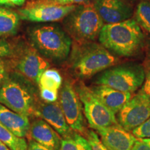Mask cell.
I'll use <instances>...</instances> for the list:
<instances>
[{
    "label": "cell",
    "instance_id": "cell-1",
    "mask_svg": "<svg viewBox=\"0 0 150 150\" xmlns=\"http://www.w3.org/2000/svg\"><path fill=\"white\" fill-rule=\"evenodd\" d=\"M99 41L108 51L118 56H134L144 45L141 27L134 19L123 22L104 24L99 33Z\"/></svg>",
    "mask_w": 150,
    "mask_h": 150
},
{
    "label": "cell",
    "instance_id": "cell-2",
    "mask_svg": "<svg viewBox=\"0 0 150 150\" xmlns=\"http://www.w3.org/2000/svg\"><path fill=\"white\" fill-rule=\"evenodd\" d=\"M71 60L74 73L81 79L91 77L117 62L104 46L94 42L74 43Z\"/></svg>",
    "mask_w": 150,
    "mask_h": 150
},
{
    "label": "cell",
    "instance_id": "cell-3",
    "mask_svg": "<svg viewBox=\"0 0 150 150\" xmlns=\"http://www.w3.org/2000/svg\"><path fill=\"white\" fill-rule=\"evenodd\" d=\"M29 42L45 59L64 61L69 56L72 40L63 29L56 25H41L30 28Z\"/></svg>",
    "mask_w": 150,
    "mask_h": 150
},
{
    "label": "cell",
    "instance_id": "cell-4",
    "mask_svg": "<svg viewBox=\"0 0 150 150\" xmlns=\"http://www.w3.org/2000/svg\"><path fill=\"white\" fill-rule=\"evenodd\" d=\"M63 20L67 34L77 44L93 42L104 24L93 3L89 1L76 5Z\"/></svg>",
    "mask_w": 150,
    "mask_h": 150
},
{
    "label": "cell",
    "instance_id": "cell-5",
    "mask_svg": "<svg viewBox=\"0 0 150 150\" xmlns=\"http://www.w3.org/2000/svg\"><path fill=\"white\" fill-rule=\"evenodd\" d=\"M8 53L13 56L15 67L23 77L38 83L41 75L49 69L48 61L29 41L18 39L10 43Z\"/></svg>",
    "mask_w": 150,
    "mask_h": 150
},
{
    "label": "cell",
    "instance_id": "cell-6",
    "mask_svg": "<svg viewBox=\"0 0 150 150\" xmlns=\"http://www.w3.org/2000/svg\"><path fill=\"white\" fill-rule=\"evenodd\" d=\"M27 81L16 76H6L0 88V104L29 117L35 114L36 107L34 95Z\"/></svg>",
    "mask_w": 150,
    "mask_h": 150
},
{
    "label": "cell",
    "instance_id": "cell-7",
    "mask_svg": "<svg viewBox=\"0 0 150 150\" xmlns=\"http://www.w3.org/2000/svg\"><path fill=\"white\" fill-rule=\"evenodd\" d=\"M145 78V70L142 65L129 63L105 70L97 76L95 84L132 94L144 83Z\"/></svg>",
    "mask_w": 150,
    "mask_h": 150
},
{
    "label": "cell",
    "instance_id": "cell-8",
    "mask_svg": "<svg viewBox=\"0 0 150 150\" xmlns=\"http://www.w3.org/2000/svg\"><path fill=\"white\" fill-rule=\"evenodd\" d=\"M74 88L83 106L85 117L92 129L97 130L118 124L115 114L99 100L91 88L80 82L74 86Z\"/></svg>",
    "mask_w": 150,
    "mask_h": 150
},
{
    "label": "cell",
    "instance_id": "cell-9",
    "mask_svg": "<svg viewBox=\"0 0 150 150\" xmlns=\"http://www.w3.org/2000/svg\"><path fill=\"white\" fill-rule=\"evenodd\" d=\"M76 5H60L45 0H31L19 9L20 19L35 22H56L63 20L74 10Z\"/></svg>",
    "mask_w": 150,
    "mask_h": 150
},
{
    "label": "cell",
    "instance_id": "cell-10",
    "mask_svg": "<svg viewBox=\"0 0 150 150\" xmlns=\"http://www.w3.org/2000/svg\"><path fill=\"white\" fill-rule=\"evenodd\" d=\"M59 93V104L67 122L75 133L86 136L85 120L83 107L74 86L70 81L65 80L62 83Z\"/></svg>",
    "mask_w": 150,
    "mask_h": 150
},
{
    "label": "cell",
    "instance_id": "cell-11",
    "mask_svg": "<svg viewBox=\"0 0 150 150\" xmlns=\"http://www.w3.org/2000/svg\"><path fill=\"white\" fill-rule=\"evenodd\" d=\"M150 117V98L142 88L117 112V122L124 129L132 131Z\"/></svg>",
    "mask_w": 150,
    "mask_h": 150
},
{
    "label": "cell",
    "instance_id": "cell-12",
    "mask_svg": "<svg viewBox=\"0 0 150 150\" xmlns=\"http://www.w3.org/2000/svg\"><path fill=\"white\" fill-rule=\"evenodd\" d=\"M93 4L106 24H114L130 19L132 9L122 0H94Z\"/></svg>",
    "mask_w": 150,
    "mask_h": 150
},
{
    "label": "cell",
    "instance_id": "cell-13",
    "mask_svg": "<svg viewBox=\"0 0 150 150\" xmlns=\"http://www.w3.org/2000/svg\"><path fill=\"white\" fill-rule=\"evenodd\" d=\"M108 150H131L136 138L119 124L96 130Z\"/></svg>",
    "mask_w": 150,
    "mask_h": 150
},
{
    "label": "cell",
    "instance_id": "cell-14",
    "mask_svg": "<svg viewBox=\"0 0 150 150\" xmlns=\"http://www.w3.org/2000/svg\"><path fill=\"white\" fill-rule=\"evenodd\" d=\"M35 114L42 117L52 128L63 138H67L72 136L74 131L70 128L67 122L59 102L41 104L35 109Z\"/></svg>",
    "mask_w": 150,
    "mask_h": 150
},
{
    "label": "cell",
    "instance_id": "cell-15",
    "mask_svg": "<svg viewBox=\"0 0 150 150\" xmlns=\"http://www.w3.org/2000/svg\"><path fill=\"white\" fill-rule=\"evenodd\" d=\"M29 137L41 145L54 150H59L61 138L55 129L42 119H37L30 125Z\"/></svg>",
    "mask_w": 150,
    "mask_h": 150
},
{
    "label": "cell",
    "instance_id": "cell-16",
    "mask_svg": "<svg viewBox=\"0 0 150 150\" xmlns=\"http://www.w3.org/2000/svg\"><path fill=\"white\" fill-rule=\"evenodd\" d=\"M95 95L108 108L116 114L130 100L131 93H125L104 85H96L91 88Z\"/></svg>",
    "mask_w": 150,
    "mask_h": 150
},
{
    "label": "cell",
    "instance_id": "cell-17",
    "mask_svg": "<svg viewBox=\"0 0 150 150\" xmlns=\"http://www.w3.org/2000/svg\"><path fill=\"white\" fill-rule=\"evenodd\" d=\"M0 123L15 136L24 138L29 136L31 125L29 117L17 113L1 104Z\"/></svg>",
    "mask_w": 150,
    "mask_h": 150
},
{
    "label": "cell",
    "instance_id": "cell-18",
    "mask_svg": "<svg viewBox=\"0 0 150 150\" xmlns=\"http://www.w3.org/2000/svg\"><path fill=\"white\" fill-rule=\"evenodd\" d=\"M63 80L57 70L47 69L42 73L39 79L40 95L45 103H54L59 98V90L61 88Z\"/></svg>",
    "mask_w": 150,
    "mask_h": 150
},
{
    "label": "cell",
    "instance_id": "cell-19",
    "mask_svg": "<svg viewBox=\"0 0 150 150\" xmlns=\"http://www.w3.org/2000/svg\"><path fill=\"white\" fill-rule=\"evenodd\" d=\"M20 17L18 12L0 6V36L15 35L20 25Z\"/></svg>",
    "mask_w": 150,
    "mask_h": 150
},
{
    "label": "cell",
    "instance_id": "cell-20",
    "mask_svg": "<svg viewBox=\"0 0 150 150\" xmlns=\"http://www.w3.org/2000/svg\"><path fill=\"white\" fill-rule=\"evenodd\" d=\"M0 141L11 150H27L28 143L25 138L13 134L2 124L0 123Z\"/></svg>",
    "mask_w": 150,
    "mask_h": 150
},
{
    "label": "cell",
    "instance_id": "cell-21",
    "mask_svg": "<svg viewBox=\"0 0 150 150\" xmlns=\"http://www.w3.org/2000/svg\"><path fill=\"white\" fill-rule=\"evenodd\" d=\"M59 150H91V147L86 138L74 132L69 138L61 140Z\"/></svg>",
    "mask_w": 150,
    "mask_h": 150
},
{
    "label": "cell",
    "instance_id": "cell-22",
    "mask_svg": "<svg viewBox=\"0 0 150 150\" xmlns=\"http://www.w3.org/2000/svg\"><path fill=\"white\" fill-rule=\"evenodd\" d=\"M134 20L150 34V1H142L137 6Z\"/></svg>",
    "mask_w": 150,
    "mask_h": 150
},
{
    "label": "cell",
    "instance_id": "cell-23",
    "mask_svg": "<svg viewBox=\"0 0 150 150\" xmlns=\"http://www.w3.org/2000/svg\"><path fill=\"white\" fill-rule=\"evenodd\" d=\"M86 139L88 140L91 147V150H108L101 139H99L98 134L93 131H88L86 134Z\"/></svg>",
    "mask_w": 150,
    "mask_h": 150
},
{
    "label": "cell",
    "instance_id": "cell-24",
    "mask_svg": "<svg viewBox=\"0 0 150 150\" xmlns=\"http://www.w3.org/2000/svg\"><path fill=\"white\" fill-rule=\"evenodd\" d=\"M131 133L136 138H150V117Z\"/></svg>",
    "mask_w": 150,
    "mask_h": 150
},
{
    "label": "cell",
    "instance_id": "cell-25",
    "mask_svg": "<svg viewBox=\"0 0 150 150\" xmlns=\"http://www.w3.org/2000/svg\"><path fill=\"white\" fill-rule=\"evenodd\" d=\"M143 67L145 70V78L142 89L150 98V51L146 56Z\"/></svg>",
    "mask_w": 150,
    "mask_h": 150
},
{
    "label": "cell",
    "instance_id": "cell-26",
    "mask_svg": "<svg viewBox=\"0 0 150 150\" xmlns=\"http://www.w3.org/2000/svg\"><path fill=\"white\" fill-rule=\"evenodd\" d=\"M131 150H150V138H136Z\"/></svg>",
    "mask_w": 150,
    "mask_h": 150
},
{
    "label": "cell",
    "instance_id": "cell-27",
    "mask_svg": "<svg viewBox=\"0 0 150 150\" xmlns=\"http://www.w3.org/2000/svg\"><path fill=\"white\" fill-rule=\"evenodd\" d=\"M45 1L60 5H78L88 2L90 0H45Z\"/></svg>",
    "mask_w": 150,
    "mask_h": 150
},
{
    "label": "cell",
    "instance_id": "cell-28",
    "mask_svg": "<svg viewBox=\"0 0 150 150\" xmlns=\"http://www.w3.org/2000/svg\"><path fill=\"white\" fill-rule=\"evenodd\" d=\"M27 150H54L45 146L41 145L33 140H30L28 143Z\"/></svg>",
    "mask_w": 150,
    "mask_h": 150
},
{
    "label": "cell",
    "instance_id": "cell-29",
    "mask_svg": "<svg viewBox=\"0 0 150 150\" xmlns=\"http://www.w3.org/2000/svg\"><path fill=\"white\" fill-rule=\"evenodd\" d=\"M6 77V72L5 63L2 59H0V88Z\"/></svg>",
    "mask_w": 150,
    "mask_h": 150
},
{
    "label": "cell",
    "instance_id": "cell-30",
    "mask_svg": "<svg viewBox=\"0 0 150 150\" xmlns=\"http://www.w3.org/2000/svg\"><path fill=\"white\" fill-rule=\"evenodd\" d=\"M13 6H22L23 5L26 0H8Z\"/></svg>",
    "mask_w": 150,
    "mask_h": 150
},
{
    "label": "cell",
    "instance_id": "cell-31",
    "mask_svg": "<svg viewBox=\"0 0 150 150\" xmlns=\"http://www.w3.org/2000/svg\"><path fill=\"white\" fill-rule=\"evenodd\" d=\"M0 150H11L10 148L7 147L5 144H4L2 142L0 141Z\"/></svg>",
    "mask_w": 150,
    "mask_h": 150
},
{
    "label": "cell",
    "instance_id": "cell-32",
    "mask_svg": "<svg viewBox=\"0 0 150 150\" xmlns=\"http://www.w3.org/2000/svg\"><path fill=\"white\" fill-rule=\"evenodd\" d=\"M0 5H7V6H13L11 4L8 0H0Z\"/></svg>",
    "mask_w": 150,
    "mask_h": 150
}]
</instances>
